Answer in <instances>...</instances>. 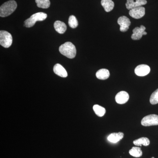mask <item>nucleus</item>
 Here are the masks:
<instances>
[{
  "label": "nucleus",
  "instance_id": "aec40b11",
  "mask_svg": "<svg viewBox=\"0 0 158 158\" xmlns=\"http://www.w3.org/2000/svg\"><path fill=\"white\" fill-rule=\"evenodd\" d=\"M37 6L42 9H48L50 6V1L49 0H35Z\"/></svg>",
  "mask_w": 158,
  "mask_h": 158
},
{
  "label": "nucleus",
  "instance_id": "6ab92c4d",
  "mask_svg": "<svg viewBox=\"0 0 158 158\" xmlns=\"http://www.w3.org/2000/svg\"><path fill=\"white\" fill-rule=\"evenodd\" d=\"M129 154L131 156L135 157H140L142 155V150L141 148L138 147H133L130 150Z\"/></svg>",
  "mask_w": 158,
  "mask_h": 158
},
{
  "label": "nucleus",
  "instance_id": "0eeeda50",
  "mask_svg": "<svg viewBox=\"0 0 158 158\" xmlns=\"http://www.w3.org/2000/svg\"><path fill=\"white\" fill-rule=\"evenodd\" d=\"M146 28L144 26L141 25L140 27H137L133 30V34L131 35V38L133 40H138L141 39L143 35H146L147 34L145 31Z\"/></svg>",
  "mask_w": 158,
  "mask_h": 158
},
{
  "label": "nucleus",
  "instance_id": "6e6552de",
  "mask_svg": "<svg viewBox=\"0 0 158 158\" xmlns=\"http://www.w3.org/2000/svg\"><path fill=\"white\" fill-rule=\"evenodd\" d=\"M130 16L136 19H139L143 17L145 15V8L140 6L131 9L129 11Z\"/></svg>",
  "mask_w": 158,
  "mask_h": 158
},
{
  "label": "nucleus",
  "instance_id": "39448f33",
  "mask_svg": "<svg viewBox=\"0 0 158 158\" xmlns=\"http://www.w3.org/2000/svg\"><path fill=\"white\" fill-rule=\"evenodd\" d=\"M141 124L144 127L158 125V115L151 114L142 118Z\"/></svg>",
  "mask_w": 158,
  "mask_h": 158
},
{
  "label": "nucleus",
  "instance_id": "f3484780",
  "mask_svg": "<svg viewBox=\"0 0 158 158\" xmlns=\"http://www.w3.org/2000/svg\"><path fill=\"white\" fill-rule=\"evenodd\" d=\"M150 140L148 138L145 137H142L133 141V144L136 146H141V145L147 146L149 145Z\"/></svg>",
  "mask_w": 158,
  "mask_h": 158
},
{
  "label": "nucleus",
  "instance_id": "ddd939ff",
  "mask_svg": "<svg viewBox=\"0 0 158 158\" xmlns=\"http://www.w3.org/2000/svg\"><path fill=\"white\" fill-rule=\"evenodd\" d=\"M124 134L122 132L113 133L108 136V141L113 143H116L123 138Z\"/></svg>",
  "mask_w": 158,
  "mask_h": 158
},
{
  "label": "nucleus",
  "instance_id": "f03ea898",
  "mask_svg": "<svg viewBox=\"0 0 158 158\" xmlns=\"http://www.w3.org/2000/svg\"><path fill=\"white\" fill-rule=\"evenodd\" d=\"M17 3L14 0L4 3L0 7V16L7 17L12 14L17 8Z\"/></svg>",
  "mask_w": 158,
  "mask_h": 158
},
{
  "label": "nucleus",
  "instance_id": "4468645a",
  "mask_svg": "<svg viewBox=\"0 0 158 158\" xmlns=\"http://www.w3.org/2000/svg\"><path fill=\"white\" fill-rule=\"evenodd\" d=\"M54 26L56 31L60 34H64L67 29V27L65 23L59 20L55 22Z\"/></svg>",
  "mask_w": 158,
  "mask_h": 158
},
{
  "label": "nucleus",
  "instance_id": "20e7f679",
  "mask_svg": "<svg viewBox=\"0 0 158 158\" xmlns=\"http://www.w3.org/2000/svg\"><path fill=\"white\" fill-rule=\"evenodd\" d=\"M12 43V36L6 31H0V44L5 48H9Z\"/></svg>",
  "mask_w": 158,
  "mask_h": 158
},
{
  "label": "nucleus",
  "instance_id": "1a4fd4ad",
  "mask_svg": "<svg viewBox=\"0 0 158 158\" xmlns=\"http://www.w3.org/2000/svg\"><path fill=\"white\" fill-rule=\"evenodd\" d=\"M150 72V68L148 65L142 64L137 66L135 69V72L137 76L144 77L147 75Z\"/></svg>",
  "mask_w": 158,
  "mask_h": 158
},
{
  "label": "nucleus",
  "instance_id": "4be33fe9",
  "mask_svg": "<svg viewBox=\"0 0 158 158\" xmlns=\"http://www.w3.org/2000/svg\"><path fill=\"white\" fill-rule=\"evenodd\" d=\"M150 102L152 105H156L158 103V89L153 92L151 95Z\"/></svg>",
  "mask_w": 158,
  "mask_h": 158
},
{
  "label": "nucleus",
  "instance_id": "9b49d317",
  "mask_svg": "<svg viewBox=\"0 0 158 158\" xmlns=\"http://www.w3.org/2000/svg\"><path fill=\"white\" fill-rule=\"evenodd\" d=\"M129 99V95L126 91H121L116 94L115 100L119 104L126 103Z\"/></svg>",
  "mask_w": 158,
  "mask_h": 158
},
{
  "label": "nucleus",
  "instance_id": "412c9836",
  "mask_svg": "<svg viewBox=\"0 0 158 158\" xmlns=\"http://www.w3.org/2000/svg\"><path fill=\"white\" fill-rule=\"evenodd\" d=\"M68 23L69 27L72 28H76L78 25V23L76 17L73 15L69 16V19Z\"/></svg>",
  "mask_w": 158,
  "mask_h": 158
},
{
  "label": "nucleus",
  "instance_id": "7ed1b4c3",
  "mask_svg": "<svg viewBox=\"0 0 158 158\" xmlns=\"http://www.w3.org/2000/svg\"><path fill=\"white\" fill-rule=\"evenodd\" d=\"M47 17V15L44 12H40L31 15L30 18L26 20L24 26L30 28L33 27L37 21H42Z\"/></svg>",
  "mask_w": 158,
  "mask_h": 158
},
{
  "label": "nucleus",
  "instance_id": "2eb2a0df",
  "mask_svg": "<svg viewBox=\"0 0 158 158\" xmlns=\"http://www.w3.org/2000/svg\"><path fill=\"white\" fill-rule=\"evenodd\" d=\"M110 76V71L106 69H102L97 72L96 76L98 79L101 80H106Z\"/></svg>",
  "mask_w": 158,
  "mask_h": 158
},
{
  "label": "nucleus",
  "instance_id": "423d86ee",
  "mask_svg": "<svg viewBox=\"0 0 158 158\" xmlns=\"http://www.w3.org/2000/svg\"><path fill=\"white\" fill-rule=\"evenodd\" d=\"M117 23L120 26L119 30L121 32H123L127 31L131 24L129 19L125 16H122L119 17L117 21Z\"/></svg>",
  "mask_w": 158,
  "mask_h": 158
},
{
  "label": "nucleus",
  "instance_id": "a211bd4d",
  "mask_svg": "<svg viewBox=\"0 0 158 158\" xmlns=\"http://www.w3.org/2000/svg\"><path fill=\"white\" fill-rule=\"evenodd\" d=\"M93 110L97 116L99 117H102L104 116L106 113V110L105 108L98 105H95L93 106Z\"/></svg>",
  "mask_w": 158,
  "mask_h": 158
},
{
  "label": "nucleus",
  "instance_id": "5701e85b",
  "mask_svg": "<svg viewBox=\"0 0 158 158\" xmlns=\"http://www.w3.org/2000/svg\"><path fill=\"white\" fill-rule=\"evenodd\" d=\"M151 158H155L153 157H152Z\"/></svg>",
  "mask_w": 158,
  "mask_h": 158
},
{
  "label": "nucleus",
  "instance_id": "dca6fc26",
  "mask_svg": "<svg viewBox=\"0 0 158 158\" xmlns=\"http://www.w3.org/2000/svg\"><path fill=\"white\" fill-rule=\"evenodd\" d=\"M101 5L106 12L112 11L114 7V3L112 0H102Z\"/></svg>",
  "mask_w": 158,
  "mask_h": 158
},
{
  "label": "nucleus",
  "instance_id": "9d476101",
  "mask_svg": "<svg viewBox=\"0 0 158 158\" xmlns=\"http://www.w3.org/2000/svg\"><path fill=\"white\" fill-rule=\"evenodd\" d=\"M146 0H127L126 6L128 10L140 7L147 4Z\"/></svg>",
  "mask_w": 158,
  "mask_h": 158
},
{
  "label": "nucleus",
  "instance_id": "f257e3e1",
  "mask_svg": "<svg viewBox=\"0 0 158 158\" xmlns=\"http://www.w3.org/2000/svg\"><path fill=\"white\" fill-rule=\"evenodd\" d=\"M59 51L61 54L69 59H73L76 56L75 46L70 42H66L59 47Z\"/></svg>",
  "mask_w": 158,
  "mask_h": 158
},
{
  "label": "nucleus",
  "instance_id": "f8f14e48",
  "mask_svg": "<svg viewBox=\"0 0 158 158\" xmlns=\"http://www.w3.org/2000/svg\"><path fill=\"white\" fill-rule=\"evenodd\" d=\"M53 71L55 73L62 77H66L68 76L65 69L60 64H56L54 65Z\"/></svg>",
  "mask_w": 158,
  "mask_h": 158
}]
</instances>
